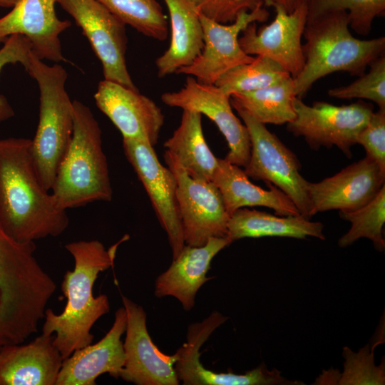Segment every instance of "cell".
<instances>
[{
    "label": "cell",
    "instance_id": "cell-12",
    "mask_svg": "<svg viewBox=\"0 0 385 385\" xmlns=\"http://www.w3.org/2000/svg\"><path fill=\"white\" fill-rule=\"evenodd\" d=\"M162 101L168 106L205 115L225 138L229 152L225 159L240 167H246L251 143L246 125L234 114L230 96L215 84H205L189 76L178 91L164 93Z\"/></svg>",
    "mask_w": 385,
    "mask_h": 385
},
{
    "label": "cell",
    "instance_id": "cell-4",
    "mask_svg": "<svg viewBox=\"0 0 385 385\" xmlns=\"http://www.w3.org/2000/svg\"><path fill=\"white\" fill-rule=\"evenodd\" d=\"M345 11L324 14L307 21L302 44L304 64L294 78V91L302 98L319 79L335 72L361 76L385 53V37L355 38Z\"/></svg>",
    "mask_w": 385,
    "mask_h": 385
},
{
    "label": "cell",
    "instance_id": "cell-3",
    "mask_svg": "<svg viewBox=\"0 0 385 385\" xmlns=\"http://www.w3.org/2000/svg\"><path fill=\"white\" fill-rule=\"evenodd\" d=\"M35 242H19L0 225V346L36 334L56 284L35 257Z\"/></svg>",
    "mask_w": 385,
    "mask_h": 385
},
{
    "label": "cell",
    "instance_id": "cell-35",
    "mask_svg": "<svg viewBox=\"0 0 385 385\" xmlns=\"http://www.w3.org/2000/svg\"><path fill=\"white\" fill-rule=\"evenodd\" d=\"M356 143L366 150V155L371 158L385 171V109L373 112L367 124L357 136Z\"/></svg>",
    "mask_w": 385,
    "mask_h": 385
},
{
    "label": "cell",
    "instance_id": "cell-23",
    "mask_svg": "<svg viewBox=\"0 0 385 385\" xmlns=\"http://www.w3.org/2000/svg\"><path fill=\"white\" fill-rule=\"evenodd\" d=\"M220 190L230 216L237 209L262 206L274 210L279 216L300 215L292 200L272 184L265 190L253 184L244 170L225 158H217L212 180Z\"/></svg>",
    "mask_w": 385,
    "mask_h": 385
},
{
    "label": "cell",
    "instance_id": "cell-16",
    "mask_svg": "<svg viewBox=\"0 0 385 385\" xmlns=\"http://www.w3.org/2000/svg\"><path fill=\"white\" fill-rule=\"evenodd\" d=\"M272 22L257 29L250 24L239 37L242 50L248 55L263 56L279 63L294 78L304 64L302 38L307 24L306 2L291 13L275 6Z\"/></svg>",
    "mask_w": 385,
    "mask_h": 385
},
{
    "label": "cell",
    "instance_id": "cell-25",
    "mask_svg": "<svg viewBox=\"0 0 385 385\" xmlns=\"http://www.w3.org/2000/svg\"><path fill=\"white\" fill-rule=\"evenodd\" d=\"M323 229L322 223L312 222L301 215L279 216L242 207L230 216L227 237L232 242L245 237L276 236L297 239L314 237L324 240Z\"/></svg>",
    "mask_w": 385,
    "mask_h": 385
},
{
    "label": "cell",
    "instance_id": "cell-32",
    "mask_svg": "<svg viewBox=\"0 0 385 385\" xmlns=\"http://www.w3.org/2000/svg\"><path fill=\"white\" fill-rule=\"evenodd\" d=\"M384 54L370 64L367 73L347 86L329 89L328 95L340 99H366L376 103L379 109H385Z\"/></svg>",
    "mask_w": 385,
    "mask_h": 385
},
{
    "label": "cell",
    "instance_id": "cell-15",
    "mask_svg": "<svg viewBox=\"0 0 385 385\" xmlns=\"http://www.w3.org/2000/svg\"><path fill=\"white\" fill-rule=\"evenodd\" d=\"M218 312H213L201 322L188 326L187 341L176 351L174 368L179 381L184 385H279L286 379L281 372L269 370L265 363L245 374L217 373L205 369L200 361V348L211 334L226 320Z\"/></svg>",
    "mask_w": 385,
    "mask_h": 385
},
{
    "label": "cell",
    "instance_id": "cell-18",
    "mask_svg": "<svg viewBox=\"0 0 385 385\" xmlns=\"http://www.w3.org/2000/svg\"><path fill=\"white\" fill-rule=\"evenodd\" d=\"M97 107L111 120L123 138L155 146L164 124V115L148 97L118 83L103 80L94 94Z\"/></svg>",
    "mask_w": 385,
    "mask_h": 385
},
{
    "label": "cell",
    "instance_id": "cell-6",
    "mask_svg": "<svg viewBox=\"0 0 385 385\" xmlns=\"http://www.w3.org/2000/svg\"><path fill=\"white\" fill-rule=\"evenodd\" d=\"M26 72L40 91L39 120L31 155L42 185L51 192L73 130V101L65 87L67 73L58 64L48 66L33 52Z\"/></svg>",
    "mask_w": 385,
    "mask_h": 385
},
{
    "label": "cell",
    "instance_id": "cell-33",
    "mask_svg": "<svg viewBox=\"0 0 385 385\" xmlns=\"http://www.w3.org/2000/svg\"><path fill=\"white\" fill-rule=\"evenodd\" d=\"M199 14L220 24H230L243 13L267 6V0H186Z\"/></svg>",
    "mask_w": 385,
    "mask_h": 385
},
{
    "label": "cell",
    "instance_id": "cell-13",
    "mask_svg": "<svg viewBox=\"0 0 385 385\" xmlns=\"http://www.w3.org/2000/svg\"><path fill=\"white\" fill-rule=\"evenodd\" d=\"M203 30L201 53L188 66L176 73L192 76L205 84H215L231 68L251 62L255 56L247 54L239 43L240 34L252 22L266 21L270 13L265 6L240 15L230 24H220L199 14Z\"/></svg>",
    "mask_w": 385,
    "mask_h": 385
},
{
    "label": "cell",
    "instance_id": "cell-10",
    "mask_svg": "<svg viewBox=\"0 0 385 385\" xmlns=\"http://www.w3.org/2000/svg\"><path fill=\"white\" fill-rule=\"evenodd\" d=\"M80 26L101 61L105 80L138 90L125 63V24L98 0H57Z\"/></svg>",
    "mask_w": 385,
    "mask_h": 385
},
{
    "label": "cell",
    "instance_id": "cell-24",
    "mask_svg": "<svg viewBox=\"0 0 385 385\" xmlns=\"http://www.w3.org/2000/svg\"><path fill=\"white\" fill-rule=\"evenodd\" d=\"M163 1L170 14L171 41L168 48L155 61L160 78L190 66L204 46L199 13L186 0Z\"/></svg>",
    "mask_w": 385,
    "mask_h": 385
},
{
    "label": "cell",
    "instance_id": "cell-29",
    "mask_svg": "<svg viewBox=\"0 0 385 385\" xmlns=\"http://www.w3.org/2000/svg\"><path fill=\"white\" fill-rule=\"evenodd\" d=\"M125 25L143 35L164 41L168 24L157 0H98Z\"/></svg>",
    "mask_w": 385,
    "mask_h": 385
},
{
    "label": "cell",
    "instance_id": "cell-36",
    "mask_svg": "<svg viewBox=\"0 0 385 385\" xmlns=\"http://www.w3.org/2000/svg\"><path fill=\"white\" fill-rule=\"evenodd\" d=\"M306 0H267V6H279L287 13H291Z\"/></svg>",
    "mask_w": 385,
    "mask_h": 385
},
{
    "label": "cell",
    "instance_id": "cell-31",
    "mask_svg": "<svg viewBox=\"0 0 385 385\" xmlns=\"http://www.w3.org/2000/svg\"><path fill=\"white\" fill-rule=\"evenodd\" d=\"M307 21L331 11H345L349 27L361 36L369 34L376 17L384 16L385 0H306Z\"/></svg>",
    "mask_w": 385,
    "mask_h": 385
},
{
    "label": "cell",
    "instance_id": "cell-21",
    "mask_svg": "<svg viewBox=\"0 0 385 385\" xmlns=\"http://www.w3.org/2000/svg\"><path fill=\"white\" fill-rule=\"evenodd\" d=\"M52 335L0 346V385H56L63 359Z\"/></svg>",
    "mask_w": 385,
    "mask_h": 385
},
{
    "label": "cell",
    "instance_id": "cell-19",
    "mask_svg": "<svg viewBox=\"0 0 385 385\" xmlns=\"http://www.w3.org/2000/svg\"><path fill=\"white\" fill-rule=\"evenodd\" d=\"M57 0H19L13 9L0 18V43L14 34L27 37L32 52L40 59L65 61L60 34L71 23L61 21L55 11Z\"/></svg>",
    "mask_w": 385,
    "mask_h": 385
},
{
    "label": "cell",
    "instance_id": "cell-9",
    "mask_svg": "<svg viewBox=\"0 0 385 385\" xmlns=\"http://www.w3.org/2000/svg\"><path fill=\"white\" fill-rule=\"evenodd\" d=\"M164 158L177 182L185 244L200 247L212 237H227L230 215L217 186L212 181L190 177L169 151L165 150Z\"/></svg>",
    "mask_w": 385,
    "mask_h": 385
},
{
    "label": "cell",
    "instance_id": "cell-2",
    "mask_svg": "<svg viewBox=\"0 0 385 385\" xmlns=\"http://www.w3.org/2000/svg\"><path fill=\"white\" fill-rule=\"evenodd\" d=\"M106 249L97 240H80L65 245L73 256V271H66L61 283V290L67 298L63 311L56 314L47 308L42 334L52 335L53 344L62 359L68 358L74 351L93 342L91 333L94 324L110 311V303L106 294L94 297L93 288L98 274L113 265L118 245Z\"/></svg>",
    "mask_w": 385,
    "mask_h": 385
},
{
    "label": "cell",
    "instance_id": "cell-30",
    "mask_svg": "<svg viewBox=\"0 0 385 385\" xmlns=\"http://www.w3.org/2000/svg\"><path fill=\"white\" fill-rule=\"evenodd\" d=\"M339 215L343 220L351 222L349 231L338 241L339 247L349 246L364 237L372 241L376 250H384L383 227L385 222V185L364 206L354 211H339Z\"/></svg>",
    "mask_w": 385,
    "mask_h": 385
},
{
    "label": "cell",
    "instance_id": "cell-26",
    "mask_svg": "<svg viewBox=\"0 0 385 385\" xmlns=\"http://www.w3.org/2000/svg\"><path fill=\"white\" fill-rule=\"evenodd\" d=\"M202 114L184 110L179 126L163 144L192 178L211 182L217 166L202 128Z\"/></svg>",
    "mask_w": 385,
    "mask_h": 385
},
{
    "label": "cell",
    "instance_id": "cell-14",
    "mask_svg": "<svg viewBox=\"0 0 385 385\" xmlns=\"http://www.w3.org/2000/svg\"><path fill=\"white\" fill-rule=\"evenodd\" d=\"M127 324L123 342L125 363L120 378L136 385H178L176 352L167 355L154 344L147 329L143 308L121 296Z\"/></svg>",
    "mask_w": 385,
    "mask_h": 385
},
{
    "label": "cell",
    "instance_id": "cell-28",
    "mask_svg": "<svg viewBox=\"0 0 385 385\" xmlns=\"http://www.w3.org/2000/svg\"><path fill=\"white\" fill-rule=\"evenodd\" d=\"M291 76L272 59L256 56L247 63L237 66L222 75L215 85L228 96L263 88Z\"/></svg>",
    "mask_w": 385,
    "mask_h": 385
},
{
    "label": "cell",
    "instance_id": "cell-22",
    "mask_svg": "<svg viewBox=\"0 0 385 385\" xmlns=\"http://www.w3.org/2000/svg\"><path fill=\"white\" fill-rule=\"evenodd\" d=\"M232 242L227 237H212L203 246L185 245L170 267L157 277L155 297H173L185 310L192 309L197 291L210 279L206 274L210 269L212 259Z\"/></svg>",
    "mask_w": 385,
    "mask_h": 385
},
{
    "label": "cell",
    "instance_id": "cell-1",
    "mask_svg": "<svg viewBox=\"0 0 385 385\" xmlns=\"http://www.w3.org/2000/svg\"><path fill=\"white\" fill-rule=\"evenodd\" d=\"M31 141L0 139V225L22 243L57 237L69 225L66 210L57 205L38 177Z\"/></svg>",
    "mask_w": 385,
    "mask_h": 385
},
{
    "label": "cell",
    "instance_id": "cell-11",
    "mask_svg": "<svg viewBox=\"0 0 385 385\" xmlns=\"http://www.w3.org/2000/svg\"><path fill=\"white\" fill-rule=\"evenodd\" d=\"M123 148L150 198L159 222L168 235L173 258L175 259L185 244L174 174L160 163L154 147L149 143L123 138Z\"/></svg>",
    "mask_w": 385,
    "mask_h": 385
},
{
    "label": "cell",
    "instance_id": "cell-5",
    "mask_svg": "<svg viewBox=\"0 0 385 385\" xmlns=\"http://www.w3.org/2000/svg\"><path fill=\"white\" fill-rule=\"evenodd\" d=\"M73 106V135L51 190L66 210L113 197L100 125L87 106L78 101Z\"/></svg>",
    "mask_w": 385,
    "mask_h": 385
},
{
    "label": "cell",
    "instance_id": "cell-37",
    "mask_svg": "<svg viewBox=\"0 0 385 385\" xmlns=\"http://www.w3.org/2000/svg\"><path fill=\"white\" fill-rule=\"evenodd\" d=\"M19 0H0V6L14 7Z\"/></svg>",
    "mask_w": 385,
    "mask_h": 385
},
{
    "label": "cell",
    "instance_id": "cell-8",
    "mask_svg": "<svg viewBox=\"0 0 385 385\" xmlns=\"http://www.w3.org/2000/svg\"><path fill=\"white\" fill-rule=\"evenodd\" d=\"M294 107L296 116L287 124L289 132L304 138L312 150L337 146L349 158L351 148L357 144L359 133L374 112L373 106L362 100L342 106L324 101L307 105L296 98Z\"/></svg>",
    "mask_w": 385,
    "mask_h": 385
},
{
    "label": "cell",
    "instance_id": "cell-17",
    "mask_svg": "<svg viewBox=\"0 0 385 385\" xmlns=\"http://www.w3.org/2000/svg\"><path fill=\"white\" fill-rule=\"evenodd\" d=\"M385 183V171L369 156L317 183H308L312 214L354 211L369 203Z\"/></svg>",
    "mask_w": 385,
    "mask_h": 385
},
{
    "label": "cell",
    "instance_id": "cell-7",
    "mask_svg": "<svg viewBox=\"0 0 385 385\" xmlns=\"http://www.w3.org/2000/svg\"><path fill=\"white\" fill-rule=\"evenodd\" d=\"M236 111L250 138V157L245 167V174L278 188L292 200L300 215L309 220L313 214L307 189L309 181L299 172L301 164L296 155L265 124L242 110Z\"/></svg>",
    "mask_w": 385,
    "mask_h": 385
},
{
    "label": "cell",
    "instance_id": "cell-27",
    "mask_svg": "<svg viewBox=\"0 0 385 385\" xmlns=\"http://www.w3.org/2000/svg\"><path fill=\"white\" fill-rule=\"evenodd\" d=\"M296 98L294 79L289 76L263 88L233 93L230 103L235 110L245 111L265 125H283L295 118Z\"/></svg>",
    "mask_w": 385,
    "mask_h": 385
},
{
    "label": "cell",
    "instance_id": "cell-34",
    "mask_svg": "<svg viewBox=\"0 0 385 385\" xmlns=\"http://www.w3.org/2000/svg\"><path fill=\"white\" fill-rule=\"evenodd\" d=\"M32 52L31 41L26 36L14 34L9 36L0 49V73L7 64L20 63L26 71ZM14 112L6 98L0 95V122L10 118Z\"/></svg>",
    "mask_w": 385,
    "mask_h": 385
},
{
    "label": "cell",
    "instance_id": "cell-20",
    "mask_svg": "<svg viewBox=\"0 0 385 385\" xmlns=\"http://www.w3.org/2000/svg\"><path fill=\"white\" fill-rule=\"evenodd\" d=\"M126 324V311L122 307L116 310L111 328L100 341L74 351L63 361L56 385H96V379L105 373L120 378L125 363L121 337Z\"/></svg>",
    "mask_w": 385,
    "mask_h": 385
}]
</instances>
